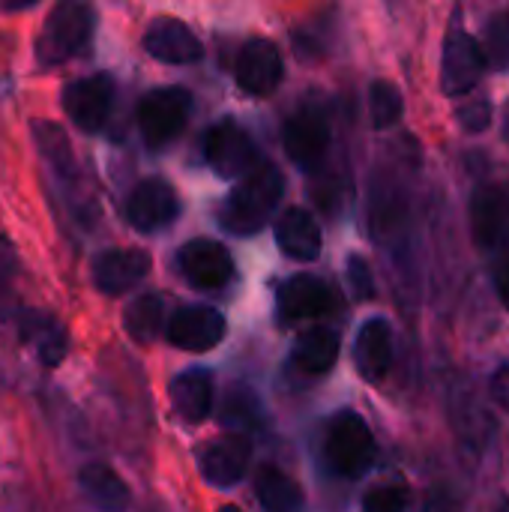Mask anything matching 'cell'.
<instances>
[{
  "label": "cell",
  "mask_w": 509,
  "mask_h": 512,
  "mask_svg": "<svg viewBox=\"0 0 509 512\" xmlns=\"http://www.w3.org/2000/svg\"><path fill=\"white\" fill-rule=\"evenodd\" d=\"M285 195V174L276 165H258L243 183L222 201L216 219L231 234H258Z\"/></svg>",
  "instance_id": "1"
},
{
  "label": "cell",
  "mask_w": 509,
  "mask_h": 512,
  "mask_svg": "<svg viewBox=\"0 0 509 512\" xmlns=\"http://www.w3.org/2000/svg\"><path fill=\"white\" fill-rule=\"evenodd\" d=\"M96 9L81 0H63L51 6L36 36V60L42 66H63L84 57L93 45Z\"/></svg>",
  "instance_id": "2"
},
{
  "label": "cell",
  "mask_w": 509,
  "mask_h": 512,
  "mask_svg": "<svg viewBox=\"0 0 509 512\" xmlns=\"http://www.w3.org/2000/svg\"><path fill=\"white\" fill-rule=\"evenodd\" d=\"M375 435L369 432L366 420L354 411H342L333 417L327 438H324V456L330 462V468L348 480L363 477L372 462H375Z\"/></svg>",
  "instance_id": "3"
},
{
  "label": "cell",
  "mask_w": 509,
  "mask_h": 512,
  "mask_svg": "<svg viewBox=\"0 0 509 512\" xmlns=\"http://www.w3.org/2000/svg\"><path fill=\"white\" fill-rule=\"evenodd\" d=\"M192 93L186 87H156L138 102V129L147 147L162 150L186 129Z\"/></svg>",
  "instance_id": "4"
},
{
  "label": "cell",
  "mask_w": 509,
  "mask_h": 512,
  "mask_svg": "<svg viewBox=\"0 0 509 512\" xmlns=\"http://www.w3.org/2000/svg\"><path fill=\"white\" fill-rule=\"evenodd\" d=\"M63 111L81 132H99L114 108V78L105 72L75 78L63 87Z\"/></svg>",
  "instance_id": "5"
},
{
  "label": "cell",
  "mask_w": 509,
  "mask_h": 512,
  "mask_svg": "<svg viewBox=\"0 0 509 512\" xmlns=\"http://www.w3.org/2000/svg\"><path fill=\"white\" fill-rule=\"evenodd\" d=\"M489 66L483 42H477L468 30L456 27L444 42V60H441V87L447 96H465L471 93L483 72Z\"/></svg>",
  "instance_id": "6"
},
{
  "label": "cell",
  "mask_w": 509,
  "mask_h": 512,
  "mask_svg": "<svg viewBox=\"0 0 509 512\" xmlns=\"http://www.w3.org/2000/svg\"><path fill=\"white\" fill-rule=\"evenodd\" d=\"M204 156L219 177H249L258 168V147L234 120H219L204 138Z\"/></svg>",
  "instance_id": "7"
},
{
  "label": "cell",
  "mask_w": 509,
  "mask_h": 512,
  "mask_svg": "<svg viewBox=\"0 0 509 512\" xmlns=\"http://www.w3.org/2000/svg\"><path fill=\"white\" fill-rule=\"evenodd\" d=\"M177 270L192 288L219 291L234 279V258L222 243L198 237V240H189V243L180 246Z\"/></svg>",
  "instance_id": "8"
},
{
  "label": "cell",
  "mask_w": 509,
  "mask_h": 512,
  "mask_svg": "<svg viewBox=\"0 0 509 512\" xmlns=\"http://www.w3.org/2000/svg\"><path fill=\"white\" fill-rule=\"evenodd\" d=\"M177 216H180V198L174 186L159 177H147L135 183V189L126 198V222L141 234L162 231Z\"/></svg>",
  "instance_id": "9"
},
{
  "label": "cell",
  "mask_w": 509,
  "mask_h": 512,
  "mask_svg": "<svg viewBox=\"0 0 509 512\" xmlns=\"http://www.w3.org/2000/svg\"><path fill=\"white\" fill-rule=\"evenodd\" d=\"M285 153L294 165L312 168L324 159L330 147V120L318 105H300L282 129Z\"/></svg>",
  "instance_id": "10"
},
{
  "label": "cell",
  "mask_w": 509,
  "mask_h": 512,
  "mask_svg": "<svg viewBox=\"0 0 509 512\" xmlns=\"http://www.w3.org/2000/svg\"><path fill=\"white\" fill-rule=\"evenodd\" d=\"M234 78H237V87L243 93L270 96L285 78V63H282V54H279L276 42L258 39V36L243 42V48L237 54Z\"/></svg>",
  "instance_id": "11"
},
{
  "label": "cell",
  "mask_w": 509,
  "mask_h": 512,
  "mask_svg": "<svg viewBox=\"0 0 509 512\" xmlns=\"http://www.w3.org/2000/svg\"><path fill=\"white\" fill-rule=\"evenodd\" d=\"M225 318L213 306H183L171 315L165 333L168 342L189 354H204L225 339Z\"/></svg>",
  "instance_id": "12"
},
{
  "label": "cell",
  "mask_w": 509,
  "mask_h": 512,
  "mask_svg": "<svg viewBox=\"0 0 509 512\" xmlns=\"http://www.w3.org/2000/svg\"><path fill=\"white\" fill-rule=\"evenodd\" d=\"M147 273H150V255L144 249H105L90 264L93 285L108 297L129 294L147 279Z\"/></svg>",
  "instance_id": "13"
},
{
  "label": "cell",
  "mask_w": 509,
  "mask_h": 512,
  "mask_svg": "<svg viewBox=\"0 0 509 512\" xmlns=\"http://www.w3.org/2000/svg\"><path fill=\"white\" fill-rule=\"evenodd\" d=\"M252 447L243 435H225L198 450V471L207 486L231 489L243 480Z\"/></svg>",
  "instance_id": "14"
},
{
  "label": "cell",
  "mask_w": 509,
  "mask_h": 512,
  "mask_svg": "<svg viewBox=\"0 0 509 512\" xmlns=\"http://www.w3.org/2000/svg\"><path fill=\"white\" fill-rule=\"evenodd\" d=\"M471 228L480 249L492 255L509 252V195L501 186H486L474 195Z\"/></svg>",
  "instance_id": "15"
},
{
  "label": "cell",
  "mask_w": 509,
  "mask_h": 512,
  "mask_svg": "<svg viewBox=\"0 0 509 512\" xmlns=\"http://www.w3.org/2000/svg\"><path fill=\"white\" fill-rule=\"evenodd\" d=\"M144 51L159 60V63H171V66H186L201 60L204 48L201 39L180 21V18H153L141 36Z\"/></svg>",
  "instance_id": "16"
},
{
  "label": "cell",
  "mask_w": 509,
  "mask_h": 512,
  "mask_svg": "<svg viewBox=\"0 0 509 512\" xmlns=\"http://www.w3.org/2000/svg\"><path fill=\"white\" fill-rule=\"evenodd\" d=\"M15 330H18V339L33 351V357L45 369H57L66 360L69 336H66V327L54 315L39 312V309H24L21 318L15 321Z\"/></svg>",
  "instance_id": "17"
},
{
  "label": "cell",
  "mask_w": 509,
  "mask_h": 512,
  "mask_svg": "<svg viewBox=\"0 0 509 512\" xmlns=\"http://www.w3.org/2000/svg\"><path fill=\"white\" fill-rule=\"evenodd\" d=\"M276 303H279L282 321H288V324L312 321L333 309V291L327 288L324 279H318L312 273H300V276H291L288 282H282Z\"/></svg>",
  "instance_id": "18"
},
{
  "label": "cell",
  "mask_w": 509,
  "mask_h": 512,
  "mask_svg": "<svg viewBox=\"0 0 509 512\" xmlns=\"http://www.w3.org/2000/svg\"><path fill=\"white\" fill-rule=\"evenodd\" d=\"M354 363L363 381L378 384L387 378L390 366H393V336H390V324L381 318H372L360 327L357 342H354Z\"/></svg>",
  "instance_id": "19"
},
{
  "label": "cell",
  "mask_w": 509,
  "mask_h": 512,
  "mask_svg": "<svg viewBox=\"0 0 509 512\" xmlns=\"http://www.w3.org/2000/svg\"><path fill=\"white\" fill-rule=\"evenodd\" d=\"M168 396H171V405H174V414L189 423V426H198L210 417L213 411V375L204 372V369H189V372H180L171 387H168Z\"/></svg>",
  "instance_id": "20"
},
{
  "label": "cell",
  "mask_w": 509,
  "mask_h": 512,
  "mask_svg": "<svg viewBox=\"0 0 509 512\" xmlns=\"http://www.w3.org/2000/svg\"><path fill=\"white\" fill-rule=\"evenodd\" d=\"M276 243L294 261H315L321 255V225L309 210L291 207L276 219Z\"/></svg>",
  "instance_id": "21"
},
{
  "label": "cell",
  "mask_w": 509,
  "mask_h": 512,
  "mask_svg": "<svg viewBox=\"0 0 509 512\" xmlns=\"http://www.w3.org/2000/svg\"><path fill=\"white\" fill-rule=\"evenodd\" d=\"M78 486L99 512H126L132 504V492L123 477L102 462H87L78 471Z\"/></svg>",
  "instance_id": "22"
},
{
  "label": "cell",
  "mask_w": 509,
  "mask_h": 512,
  "mask_svg": "<svg viewBox=\"0 0 509 512\" xmlns=\"http://www.w3.org/2000/svg\"><path fill=\"white\" fill-rule=\"evenodd\" d=\"M255 498L264 512H303V489L276 465H264L255 474Z\"/></svg>",
  "instance_id": "23"
},
{
  "label": "cell",
  "mask_w": 509,
  "mask_h": 512,
  "mask_svg": "<svg viewBox=\"0 0 509 512\" xmlns=\"http://www.w3.org/2000/svg\"><path fill=\"white\" fill-rule=\"evenodd\" d=\"M339 360V336L330 327H309L294 342V363L306 375H324Z\"/></svg>",
  "instance_id": "24"
},
{
  "label": "cell",
  "mask_w": 509,
  "mask_h": 512,
  "mask_svg": "<svg viewBox=\"0 0 509 512\" xmlns=\"http://www.w3.org/2000/svg\"><path fill=\"white\" fill-rule=\"evenodd\" d=\"M33 138H36V150L39 156L45 159V165L63 177V180H72L78 174V162H75V153H72V144L66 138V132L51 123V120H33Z\"/></svg>",
  "instance_id": "25"
},
{
  "label": "cell",
  "mask_w": 509,
  "mask_h": 512,
  "mask_svg": "<svg viewBox=\"0 0 509 512\" xmlns=\"http://www.w3.org/2000/svg\"><path fill=\"white\" fill-rule=\"evenodd\" d=\"M21 312V258L12 240L0 231V321L15 324Z\"/></svg>",
  "instance_id": "26"
},
{
  "label": "cell",
  "mask_w": 509,
  "mask_h": 512,
  "mask_svg": "<svg viewBox=\"0 0 509 512\" xmlns=\"http://www.w3.org/2000/svg\"><path fill=\"white\" fill-rule=\"evenodd\" d=\"M219 420H222V426L231 435L252 432L261 423V402H258V396L249 387H243V384H231L225 390V396H222Z\"/></svg>",
  "instance_id": "27"
},
{
  "label": "cell",
  "mask_w": 509,
  "mask_h": 512,
  "mask_svg": "<svg viewBox=\"0 0 509 512\" xmlns=\"http://www.w3.org/2000/svg\"><path fill=\"white\" fill-rule=\"evenodd\" d=\"M123 327L138 345H150L165 327V300L156 294H144V297L132 300L126 306Z\"/></svg>",
  "instance_id": "28"
},
{
  "label": "cell",
  "mask_w": 509,
  "mask_h": 512,
  "mask_svg": "<svg viewBox=\"0 0 509 512\" xmlns=\"http://www.w3.org/2000/svg\"><path fill=\"white\" fill-rule=\"evenodd\" d=\"M402 108H405V102L393 81H375L369 87V117H372L375 129H387V126L399 123Z\"/></svg>",
  "instance_id": "29"
},
{
  "label": "cell",
  "mask_w": 509,
  "mask_h": 512,
  "mask_svg": "<svg viewBox=\"0 0 509 512\" xmlns=\"http://www.w3.org/2000/svg\"><path fill=\"white\" fill-rule=\"evenodd\" d=\"M486 57L495 69H509V12H495L486 24Z\"/></svg>",
  "instance_id": "30"
},
{
  "label": "cell",
  "mask_w": 509,
  "mask_h": 512,
  "mask_svg": "<svg viewBox=\"0 0 509 512\" xmlns=\"http://www.w3.org/2000/svg\"><path fill=\"white\" fill-rule=\"evenodd\" d=\"M408 501L411 495L405 486H378L363 498V512H405Z\"/></svg>",
  "instance_id": "31"
},
{
  "label": "cell",
  "mask_w": 509,
  "mask_h": 512,
  "mask_svg": "<svg viewBox=\"0 0 509 512\" xmlns=\"http://www.w3.org/2000/svg\"><path fill=\"white\" fill-rule=\"evenodd\" d=\"M456 117H459L462 129H468V132H483V129L489 126V120H492V102L483 99V96L465 99V102L459 105Z\"/></svg>",
  "instance_id": "32"
},
{
  "label": "cell",
  "mask_w": 509,
  "mask_h": 512,
  "mask_svg": "<svg viewBox=\"0 0 509 512\" xmlns=\"http://www.w3.org/2000/svg\"><path fill=\"white\" fill-rule=\"evenodd\" d=\"M348 282L354 288V297L357 300H372L375 297V282H372V270L363 258H351L348 261Z\"/></svg>",
  "instance_id": "33"
},
{
  "label": "cell",
  "mask_w": 509,
  "mask_h": 512,
  "mask_svg": "<svg viewBox=\"0 0 509 512\" xmlns=\"http://www.w3.org/2000/svg\"><path fill=\"white\" fill-rule=\"evenodd\" d=\"M492 273H495V288H498V297H501V303L509 309V252H501V255H495V267H492Z\"/></svg>",
  "instance_id": "34"
},
{
  "label": "cell",
  "mask_w": 509,
  "mask_h": 512,
  "mask_svg": "<svg viewBox=\"0 0 509 512\" xmlns=\"http://www.w3.org/2000/svg\"><path fill=\"white\" fill-rule=\"evenodd\" d=\"M489 393H492V399H495L498 408L509 411V363L495 372V378H492V384H489Z\"/></svg>",
  "instance_id": "35"
},
{
  "label": "cell",
  "mask_w": 509,
  "mask_h": 512,
  "mask_svg": "<svg viewBox=\"0 0 509 512\" xmlns=\"http://www.w3.org/2000/svg\"><path fill=\"white\" fill-rule=\"evenodd\" d=\"M429 512H453V510H450V504H432Z\"/></svg>",
  "instance_id": "36"
},
{
  "label": "cell",
  "mask_w": 509,
  "mask_h": 512,
  "mask_svg": "<svg viewBox=\"0 0 509 512\" xmlns=\"http://www.w3.org/2000/svg\"><path fill=\"white\" fill-rule=\"evenodd\" d=\"M504 138L509 141V102H507V111H504Z\"/></svg>",
  "instance_id": "37"
},
{
  "label": "cell",
  "mask_w": 509,
  "mask_h": 512,
  "mask_svg": "<svg viewBox=\"0 0 509 512\" xmlns=\"http://www.w3.org/2000/svg\"><path fill=\"white\" fill-rule=\"evenodd\" d=\"M495 512H509V501H501V504H498V510Z\"/></svg>",
  "instance_id": "38"
},
{
  "label": "cell",
  "mask_w": 509,
  "mask_h": 512,
  "mask_svg": "<svg viewBox=\"0 0 509 512\" xmlns=\"http://www.w3.org/2000/svg\"><path fill=\"white\" fill-rule=\"evenodd\" d=\"M219 512H243V510H237V507H231V504H228V507H222Z\"/></svg>",
  "instance_id": "39"
}]
</instances>
